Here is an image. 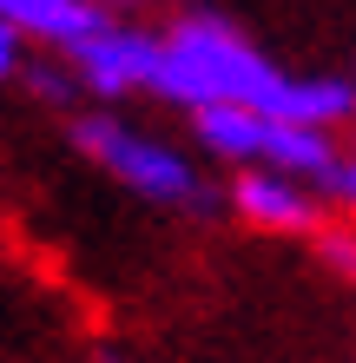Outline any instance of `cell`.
<instances>
[{"instance_id": "5b68a950", "label": "cell", "mask_w": 356, "mask_h": 363, "mask_svg": "<svg viewBox=\"0 0 356 363\" xmlns=\"http://www.w3.org/2000/svg\"><path fill=\"white\" fill-rule=\"evenodd\" d=\"M0 13H7V33H33L47 40L59 53H79L86 40L106 33V13L93 7V0H0Z\"/></svg>"}, {"instance_id": "7a4b0ae2", "label": "cell", "mask_w": 356, "mask_h": 363, "mask_svg": "<svg viewBox=\"0 0 356 363\" xmlns=\"http://www.w3.org/2000/svg\"><path fill=\"white\" fill-rule=\"evenodd\" d=\"M198 139L224 159H264L270 172H284L297 185H330L337 191V179H343V159L330 152V139L317 125H284V119L224 106V113H198Z\"/></svg>"}, {"instance_id": "ba28073f", "label": "cell", "mask_w": 356, "mask_h": 363, "mask_svg": "<svg viewBox=\"0 0 356 363\" xmlns=\"http://www.w3.org/2000/svg\"><path fill=\"white\" fill-rule=\"evenodd\" d=\"M337 199L356 205V145H350V159H343V179H337Z\"/></svg>"}, {"instance_id": "3957f363", "label": "cell", "mask_w": 356, "mask_h": 363, "mask_svg": "<svg viewBox=\"0 0 356 363\" xmlns=\"http://www.w3.org/2000/svg\"><path fill=\"white\" fill-rule=\"evenodd\" d=\"M73 139L86 145L119 185H132L139 199H159V205H192L198 199V172H192V165H185L172 145H159L145 133H125L119 119L86 113V119H73Z\"/></svg>"}, {"instance_id": "6da1fadb", "label": "cell", "mask_w": 356, "mask_h": 363, "mask_svg": "<svg viewBox=\"0 0 356 363\" xmlns=\"http://www.w3.org/2000/svg\"><path fill=\"white\" fill-rule=\"evenodd\" d=\"M165 99L192 106V113H264L284 125H323L356 106V79H284L270 60L238 40L224 20H178L159 40V86Z\"/></svg>"}, {"instance_id": "277c9868", "label": "cell", "mask_w": 356, "mask_h": 363, "mask_svg": "<svg viewBox=\"0 0 356 363\" xmlns=\"http://www.w3.org/2000/svg\"><path fill=\"white\" fill-rule=\"evenodd\" d=\"M73 73L86 79V93H99V99L159 86V40L152 33H119V27H106L99 40H86V47L73 53Z\"/></svg>"}, {"instance_id": "8992f818", "label": "cell", "mask_w": 356, "mask_h": 363, "mask_svg": "<svg viewBox=\"0 0 356 363\" xmlns=\"http://www.w3.org/2000/svg\"><path fill=\"white\" fill-rule=\"evenodd\" d=\"M231 199L251 225H270V231H310L317 225V199L284 172H244Z\"/></svg>"}, {"instance_id": "52a82bcc", "label": "cell", "mask_w": 356, "mask_h": 363, "mask_svg": "<svg viewBox=\"0 0 356 363\" xmlns=\"http://www.w3.org/2000/svg\"><path fill=\"white\" fill-rule=\"evenodd\" d=\"M323 264L356 277V231H330V238H323Z\"/></svg>"}]
</instances>
